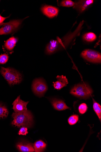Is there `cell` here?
<instances>
[{"mask_svg": "<svg viewBox=\"0 0 101 152\" xmlns=\"http://www.w3.org/2000/svg\"><path fill=\"white\" fill-rule=\"evenodd\" d=\"M12 116L13 120L12 125L21 127H31L33 123V117L31 112L28 110H25L18 113H13Z\"/></svg>", "mask_w": 101, "mask_h": 152, "instance_id": "6da1fadb", "label": "cell"}, {"mask_svg": "<svg viewBox=\"0 0 101 152\" xmlns=\"http://www.w3.org/2000/svg\"><path fill=\"white\" fill-rule=\"evenodd\" d=\"M1 73L10 86L19 84L22 80L21 75L13 69L1 67Z\"/></svg>", "mask_w": 101, "mask_h": 152, "instance_id": "7a4b0ae2", "label": "cell"}, {"mask_svg": "<svg viewBox=\"0 0 101 152\" xmlns=\"http://www.w3.org/2000/svg\"><path fill=\"white\" fill-rule=\"evenodd\" d=\"M93 91L89 86L86 83L75 85L70 91V93L81 99H86L89 98Z\"/></svg>", "mask_w": 101, "mask_h": 152, "instance_id": "3957f363", "label": "cell"}, {"mask_svg": "<svg viewBox=\"0 0 101 152\" xmlns=\"http://www.w3.org/2000/svg\"><path fill=\"white\" fill-rule=\"evenodd\" d=\"M23 21L22 20H14L4 23L0 28V35L10 34L18 28Z\"/></svg>", "mask_w": 101, "mask_h": 152, "instance_id": "277c9868", "label": "cell"}, {"mask_svg": "<svg viewBox=\"0 0 101 152\" xmlns=\"http://www.w3.org/2000/svg\"><path fill=\"white\" fill-rule=\"evenodd\" d=\"M82 58L93 63H100L101 62V55L99 52L90 49L84 50L81 53Z\"/></svg>", "mask_w": 101, "mask_h": 152, "instance_id": "5b68a950", "label": "cell"}, {"mask_svg": "<svg viewBox=\"0 0 101 152\" xmlns=\"http://www.w3.org/2000/svg\"><path fill=\"white\" fill-rule=\"evenodd\" d=\"M32 87L34 93L39 96H43L48 89L46 83L41 79L35 80L33 83Z\"/></svg>", "mask_w": 101, "mask_h": 152, "instance_id": "8992f818", "label": "cell"}, {"mask_svg": "<svg viewBox=\"0 0 101 152\" xmlns=\"http://www.w3.org/2000/svg\"><path fill=\"white\" fill-rule=\"evenodd\" d=\"M28 102H25L21 100L20 96H19L13 103V108L14 112L18 113L27 110V105Z\"/></svg>", "mask_w": 101, "mask_h": 152, "instance_id": "52a82bcc", "label": "cell"}, {"mask_svg": "<svg viewBox=\"0 0 101 152\" xmlns=\"http://www.w3.org/2000/svg\"><path fill=\"white\" fill-rule=\"evenodd\" d=\"M41 10L44 14L50 18H53L58 14L59 10L50 6L46 5L42 7Z\"/></svg>", "mask_w": 101, "mask_h": 152, "instance_id": "ba28073f", "label": "cell"}, {"mask_svg": "<svg viewBox=\"0 0 101 152\" xmlns=\"http://www.w3.org/2000/svg\"><path fill=\"white\" fill-rule=\"evenodd\" d=\"M17 147L20 152H33L34 151L32 144L26 142H19L17 145Z\"/></svg>", "mask_w": 101, "mask_h": 152, "instance_id": "9c48e42d", "label": "cell"}, {"mask_svg": "<svg viewBox=\"0 0 101 152\" xmlns=\"http://www.w3.org/2000/svg\"><path fill=\"white\" fill-rule=\"evenodd\" d=\"M57 80L53 82V86L55 89L57 90H60L63 88L67 86L68 84V82L65 76H57L56 77Z\"/></svg>", "mask_w": 101, "mask_h": 152, "instance_id": "30bf717a", "label": "cell"}, {"mask_svg": "<svg viewBox=\"0 0 101 152\" xmlns=\"http://www.w3.org/2000/svg\"><path fill=\"white\" fill-rule=\"evenodd\" d=\"M94 2L93 0L81 1L75 3L74 8L82 12Z\"/></svg>", "mask_w": 101, "mask_h": 152, "instance_id": "8fae6325", "label": "cell"}, {"mask_svg": "<svg viewBox=\"0 0 101 152\" xmlns=\"http://www.w3.org/2000/svg\"><path fill=\"white\" fill-rule=\"evenodd\" d=\"M51 102L54 108L56 110L61 111L69 109V107L61 100L53 99L51 100Z\"/></svg>", "mask_w": 101, "mask_h": 152, "instance_id": "7c38bea8", "label": "cell"}, {"mask_svg": "<svg viewBox=\"0 0 101 152\" xmlns=\"http://www.w3.org/2000/svg\"><path fill=\"white\" fill-rule=\"evenodd\" d=\"M60 49L59 45L57 40H52L50 41L46 48L47 54H50L55 52Z\"/></svg>", "mask_w": 101, "mask_h": 152, "instance_id": "4fadbf2b", "label": "cell"}, {"mask_svg": "<svg viewBox=\"0 0 101 152\" xmlns=\"http://www.w3.org/2000/svg\"><path fill=\"white\" fill-rule=\"evenodd\" d=\"M17 39L14 37H12L6 41L5 44V48L9 51L12 50L17 42Z\"/></svg>", "mask_w": 101, "mask_h": 152, "instance_id": "5bb4252c", "label": "cell"}, {"mask_svg": "<svg viewBox=\"0 0 101 152\" xmlns=\"http://www.w3.org/2000/svg\"><path fill=\"white\" fill-rule=\"evenodd\" d=\"M46 144L41 140L36 142L33 144L34 151L36 152H43L46 149Z\"/></svg>", "mask_w": 101, "mask_h": 152, "instance_id": "9a60e30c", "label": "cell"}, {"mask_svg": "<svg viewBox=\"0 0 101 152\" xmlns=\"http://www.w3.org/2000/svg\"><path fill=\"white\" fill-rule=\"evenodd\" d=\"M93 100V108L94 112L98 116L100 121L101 119V106L94 99Z\"/></svg>", "mask_w": 101, "mask_h": 152, "instance_id": "2e32d148", "label": "cell"}, {"mask_svg": "<svg viewBox=\"0 0 101 152\" xmlns=\"http://www.w3.org/2000/svg\"><path fill=\"white\" fill-rule=\"evenodd\" d=\"M8 114V110L6 106L0 104V119L7 117Z\"/></svg>", "mask_w": 101, "mask_h": 152, "instance_id": "e0dca14e", "label": "cell"}, {"mask_svg": "<svg viewBox=\"0 0 101 152\" xmlns=\"http://www.w3.org/2000/svg\"><path fill=\"white\" fill-rule=\"evenodd\" d=\"M96 38V36L93 33H86L83 36V39L88 42H92L95 40Z\"/></svg>", "mask_w": 101, "mask_h": 152, "instance_id": "ac0fdd59", "label": "cell"}, {"mask_svg": "<svg viewBox=\"0 0 101 152\" xmlns=\"http://www.w3.org/2000/svg\"><path fill=\"white\" fill-rule=\"evenodd\" d=\"M79 116L77 115H73L70 116L68 120L69 124L70 125H75L78 121Z\"/></svg>", "mask_w": 101, "mask_h": 152, "instance_id": "d6986e66", "label": "cell"}, {"mask_svg": "<svg viewBox=\"0 0 101 152\" xmlns=\"http://www.w3.org/2000/svg\"><path fill=\"white\" fill-rule=\"evenodd\" d=\"M75 4V3L71 1L66 0L62 1L60 4V5L64 7H70L74 6Z\"/></svg>", "mask_w": 101, "mask_h": 152, "instance_id": "ffe728a7", "label": "cell"}, {"mask_svg": "<svg viewBox=\"0 0 101 152\" xmlns=\"http://www.w3.org/2000/svg\"><path fill=\"white\" fill-rule=\"evenodd\" d=\"M88 108L87 105L86 104L84 103L81 104L79 107V113L81 114H84L87 111Z\"/></svg>", "mask_w": 101, "mask_h": 152, "instance_id": "44dd1931", "label": "cell"}, {"mask_svg": "<svg viewBox=\"0 0 101 152\" xmlns=\"http://www.w3.org/2000/svg\"><path fill=\"white\" fill-rule=\"evenodd\" d=\"M8 59V55L6 53L0 55V64H6L7 62Z\"/></svg>", "mask_w": 101, "mask_h": 152, "instance_id": "7402d4cb", "label": "cell"}, {"mask_svg": "<svg viewBox=\"0 0 101 152\" xmlns=\"http://www.w3.org/2000/svg\"><path fill=\"white\" fill-rule=\"evenodd\" d=\"M27 130L28 129L27 128L22 127L19 131L18 134L20 135H26L28 133Z\"/></svg>", "mask_w": 101, "mask_h": 152, "instance_id": "603a6c76", "label": "cell"}, {"mask_svg": "<svg viewBox=\"0 0 101 152\" xmlns=\"http://www.w3.org/2000/svg\"><path fill=\"white\" fill-rule=\"evenodd\" d=\"M9 17L4 18L2 17L1 15H0V27L2 26L3 25L4 23V21Z\"/></svg>", "mask_w": 101, "mask_h": 152, "instance_id": "cb8c5ba5", "label": "cell"}]
</instances>
